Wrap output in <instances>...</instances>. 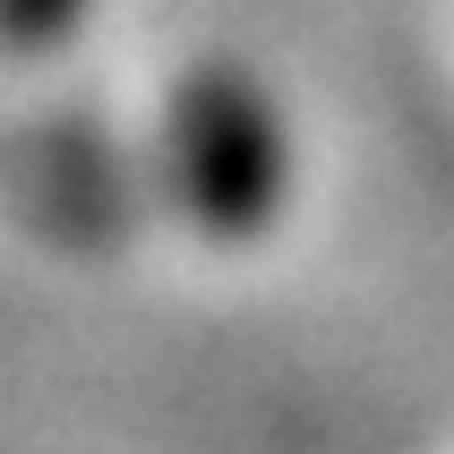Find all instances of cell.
I'll list each match as a JSON object with an SVG mask.
<instances>
[{
	"mask_svg": "<svg viewBox=\"0 0 454 454\" xmlns=\"http://www.w3.org/2000/svg\"><path fill=\"white\" fill-rule=\"evenodd\" d=\"M163 189L206 240L249 249L292 215V180H301V146H292V112L249 60H189L163 86Z\"/></svg>",
	"mask_w": 454,
	"mask_h": 454,
	"instance_id": "cell-1",
	"label": "cell"
},
{
	"mask_svg": "<svg viewBox=\"0 0 454 454\" xmlns=\"http://www.w3.org/2000/svg\"><path fill=\"white\" fill-rule=\"evenodd\" d=\"M86 18H95V0H0V26H9V43H18V51L69 43Z\"/></svg>",
	"mask_w": 454,
	"mask_h": 454,
	"instance_id": "cell-2",
	"label": "cell"
}]
</instances>
